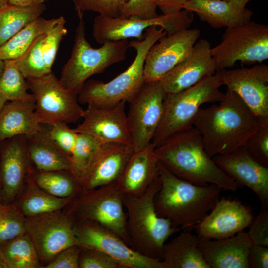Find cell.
I'll list each match as a JSON object with an SVG mask.
<instances>
[{
	"mask_svg": "<svg viewBox=\"0 0 268 268\" xmlns=\"http://www.w3.org/2000/svg\"><path fill=\"white\" fill-rule=\"evenodd\" d=\"M223 85L237 94L258 117L268 118V66L221 71Z\"/></svg>",
	"mask_w": 268,
	"mask_h": 268,
	"instance_id": "cell-17",
	"label": "cell"
},
{
	"mask_svg": "<svg viewBox=\"0 0 268 268\" xmlns=\"http://www.w3.org/2000/svg\"><path fill=\"white\" fill-rule=\"evenodd\" d=\"M26 80L35 100V114L41 125L74 123L82 118L84 109L78 94L64 87L52 72Z\"/></svg>",
	"mask_w": 268,
	"mask_h": 268,
	"instance_id": "cell-10",
	"label": "cell"
},
{
	"mask_svg": "<svg viewBox=\"0 0 268 268\" xmlns=\"http://www.w3.org/2000/svg\"><path fill=\"white\" fill-rule=\"evenodd\" d=\"M200 35L198 29L188 28L166 35L154 44L145 60V82L160 80L189 55Z\"/></svg>",
	"mask_w": 268,
	"mask_h": 268,
	"instance_id": "cell-15",
	"label": "cell"
},
{
	"mask_svg": "<svg viewBox=\"0 0 268 268\" xmlns=\"http://www.w3.org/2000/svg\"><path fill=\"white\" fill-rule=\"evenodd\" d=\"M228 2H231L235 4L236 5L244 8L246 4L249 2L250 0H224Z\"/></svg>",
	"mask_w": 268,
	"mask_h": 268,
	"instance_id": "cell-49",
	"label": "cell"
},
{
	"mask_svg": "<svg viewBox=\"0 0 268 268\" xmlns=\"http://www.w3.org/2000/svg\"><path fill=\"white\" fill-rule=\"evenodd\" d=\"M199 240L197 235L183 230L165 243L162 268H210L198 248Z\"/></svg>",
	"mask_w": 268,
	"mask_h": 268,
	"instance_id": "cell-28",
	"label": "cell"
},
{
	"mask_svg": "<svg viewBox=\"0 0 268 268\" xmlns=\"http://www.w3.org/2000/svg\"><path fill=\"white\" fill-rule=\"evenodd\" d=\"M42 127L35 112V100L7 101L0 113V144L12 137L30 136Z\"/></svg>",
	"mask_w": 268,
	"mask_h": 268,
	"instance_id": "cell-26",
	"label": "cell"
},
{
	"mask_svg": "<svg viewBox=\"0 0 268 268\" xmlns=\"http://www.w3.org/2000/svg\"><path fill=\"white\" fill-rule=\"evenodd\" d=\"M28 183L27 192L17 205L25 216L59 211L74 198H62L50 195L40 188L31 178Z\"/></svg>",
	"mask_w": 268,
	"mask_h": 268,
	"instance_id": "cell-34",
	"label": "cell"
},
{
	"mask_svg": "<svg viewBox=\"0 0 268 268\" xmlns=\"http://www.w3.org/2000/svg\"><path fill=\"white\" fill-rule=\"evenodd\" d=\"M155 146L134 150L118 180L117 188L124 195L139 196L143 194L158 176V160Z\"/></svg>",
	"mask_w": 268,
	"mask_h": 268,
	"instance_id": "cell-23",
	"label": "cell"
},
{
	"mask_svg": "<svg viewBox=\"0 0 268 268\" xmlns=\"http://www.w3.org/2000/svg\"><path fill=\"white\" fill-rule=\"evenodd\" d=\"M215 28L232 27L251 20L253 12L224 0H190L183 7Z\"/></svg>",
	"mask_w": 268,
	"mask_h": 268,
	"instance_id": "cell-25",
	"label": "cell"
},
{
	"mask_svg": "<svg viewBox=\"0 0 268 268\" xmlns=\"http://www.w3.org/2000/svg\"><path fill=\"white\" fill-rule=\"evenodd\" d=\"M106 144L90 135L78 133L77 142L70 156L69 171L81 185Z\"/></svg>",
	"mask_w": 268,
	"mask_h": 268,
	"instance_id": "cell-33",
	"label": "cell"
},
{
	"mask_svg": "<svg viewBox=\"0 0 268 268\" xmlns=\"http://www.w3.org/2000/svg\"><path fill=\"white\" fill-rule=\"evenodd\" d=\"M193 21L191 12L183 9L179 12L158 15L151 19L135 17L110 18L98 15L94 19L93 36L99 44L108 41L136 38L141 41L145 31L151 26L160 27L170 35L188 29Z\"/></svg>",
	"mask_w": 268,
	"mask_h": 268,
	"instance_id": "cell-11",
	"label": "cell"
},
{
	"mask_svg": "<svg viewBox=\"0 0 268 268\" xmlns=\"http://www.w3.org/2000/svg\"><path fill=\"white\" fill-rule=\"evenodd\" d=\"M123 195L116 183L82 192L69 203L67 214L75 223L91 221L102 225L116 233L130 246Z\"/></svg>",
	"mask_w": 268,
	"mask_h": 268,
	"instance_id": "cell-8",
	"label": "cell"
},
{
	"mask_svg": "<svg viewBox=\"0 0 268 268\" xmlns=\"http://www.w3.org/2000/svg\"><path fill=\"white\" fill-rule=\"evenodd\" d=\"M211 48L206 39L196 42L189 55L159 80L166 94L181 91L215 74Z\"/></svg>",
	"mask_w": 268,
	"mask_h": 268,
	"instance_id": "cell-19",
	"label": "cell"
},
{
	"mask_svg": "<svg viewBox=\"0 0 268 268\" xmlns=\"http://www.w3.org/2000/svg\"><path fill=\"white\" fill-rule=\"evenodd\" d=\"M1 191V182H0V202L2 201Z\"/></svg>",
	"mask_w": 268,
	"mask_h": 268,
	"instance_id": "cell-54",
	"label": "cell"
},
{
	"mask_svg": "<svg viewBox=\"0 0 268 268\" xmlns=\"http://www.w3.org/2000/svg\"><path fill=\"white\" fill-rule=\"evenodd\" d=\"M221 71H216L188 88L166 95L162 119L152 141L155 147L172 134L193 127L202 104L221 101Z\"/></svg>",
	"mask_w": 268,
	"mask_h": 268,
	"instance_id": "cell-7",
	"label": "cell"
},
{
	"mask_svg": "<svg viewBox=\"0 0 268 268\" xmlns=\"http://www.w3.org/2000/svg\"><path fill=\"white\" fill-rule=\"evenodd\" d=\"M219 105L200 108L193 126L200 132L212 158L245 146L268 118L256 116L235 92L227 88Z\"/></svg>",
	"mask_w": 268,
	"mask_h": 268,
	"instance_id": "cell-1",
	"label": "cell"
},
{
	"mask_svg": "<svg viewBox=\"0 0 268 268\" xmlns=\"http://www.w3.org/2000/svg\"><path fill=\"white\" fill-rule=\"evenodd\" d=\"M81 247L74 245L60 252L54 259L43 268H79V257Z\"/></svg>",
	"mask_w": 268,
	"mask_h": 268,
	"instance_id": "cell-45",
	"label": "cell"
},
{
	"mask_svg": "<svg viewBox=\"0 0 268 268\" xmlns=\"http://www.w3.org/2000/svg\"><path fill=\"white\" fill-rule=\"evenodd\" d=\"M80 247V268H124L117 261L100 250Z\"/></svg>",
	"mask_w": 268,
	"mask_h": 268,
	"instance_id": "cell-41",
	"label": "cell"
},
{
	"mask_svg": "<svg viewBox=\"0 0 268 268\" xmlns=\"http://www.w3.org/2000/svg\"><path fill=\"white\" fill-rule=\"evenodd\" d=\"M161 187L158 176L146 191L139 196L123 195V202L127 210V230L130 246L140 254L162 260L166 240L181 229L174 227L165 218L159 216L154 199Z\"/></svg>",
	"mask_w": 268,
	"mask_h": 268,
	"instance_id": "cell-4",
	"label": "cell"
},
{
	"mask_svg": "<svg viewBox=\"0 0 268 268\" xmlns=\"http://www.w3.org/2000/svg\"><path fill=\"white\" fill-rule=\"evenodd\" d=\"M47 128L52 140L63 152L70 157L77 142L78 133L74 128H71L67 123L64 122L47 126Z\"/></svg>",
	"mask_w": 268,
	"mask_h": 268,
	"instance_id": "cell-40",
	"label": "cell"
},
{
	"mask_svg": "<svg viewBox=\"0 0 268 268\" xmlns=\"http://www.w3.org/2000/svg\"><path fill=\"white\" fill-rule=\"evenodd\" d=\"M125 103L122 101L110 107L87 105L82 122L74 130L90 135L104 144H131Z\"/></svg>",
	"mask_w": 268,
	"mask_h": 268,
	"instance_id": "cell-16",
	"label": "cell"
},
{
	"mask_svg": "<svg viewBox=\"0 0 268 268\" xmlns=\"http://www.w3.org/2000/svg\"><path fill=\"white\" fill-rule=\"evenodd\" d=\"M247 261L249 268H268V247L252 244Z\"/></svg>",
	"mask_w": 268,
	"mask_h": 268,
	"instance_id": "cell-46",
	"label": "cell"
},
{
	"mask_svg": "<svg viewBox=\"0 0 268 268\" xmlns=\"http://www.w3.org/2000/svg\"><path fill=\"white\" fill-rule=\"evenodd\" d=\"M64 19L54 26L45 35L42 44V52L44 62L47 69L52 72V67L54 63L60 44L67 33Z\"/></svg>",
	"mask_w": 268,
	"mask_h": 268,
	"instance_id": "cell-39",
	"label": "cell"
},
{
	"mask_svg": "<svg viewBox=\"0 0 268 268\" xmlns=\"http://www.w3.org/2000/svg\"><path fill=\"white\" fill-rule=\"evenodd\" d=\"M166 95L159 81L145 82L129 102L127 122L134 150L152 142L162 119Z\"/></svg>",
	"mask_w": 268,
	"mask_h": 268,
	"instance_id": "cell-12",
	"label": "cell"
},
{
	"mask_svg": "<svg viewBox=\"0 0 268 268\" xmlns=\"http://www.w3.org/2000/svg\"><path fill=\"white\" fill-rule=\"evenodd\" d=\"M155 0H127L123 6L120 16L151 19L158 15Z\"/></svg>",
	"mask_w": 268,
	"mask_h": 268,
	"instance_id": "cell-43",
	"label": "cell"
},
{
	"mask_svg": "<svg viewBox=\"0 0 268 268\" xmlns=\"http://www.w3.org/2000/svg\"><path fill=\"white\" fill-rule=\"evenodd\" d=\"M31 179L40 188L57 197L74 198L82 192L80 182L69 170L38 171Z\"/></svg>",
	"mask_w": 268,
	"mask_h": 268,
	"instance_id": "cell-31",
	"label": "cell"
},
{
	"mask_svg": "<svg viewBox=\"0 0 268 268\" xmlns=\"http://www.w3.org/2000/svg\"><path fill=\"white\" fill-rule=\"evenodd\" d=\"M155 152L158 161L168 170L192 184H213L232 191L239 187L207 154L201 134L194 126L169 136L155 147Z\"/></svg>",
	"mask_w": 268,
	"mask_h": 268,
	"instance_id": "cell-2",
	"label": "cell"
},
{
	"mask_svg": "<svg viewBox=\"0 0 268 268\" xmlns=\"http://www.w3.org/2000/svg\"><path fill=\"white\" fill-rule=\"evenodd\" d=\"M245 147L255 160L268 167V122L248 140Z\"/></svg>",
	"mask_w": 268,
	"mask_h": 268,
	"instance_id": "cell-42",
	"label": "cell"
},
{
	"mask_svg": "<svg viewBox=\"0 0 268 268\" xmlns=\"http://www.w3.org/2000/svg\"><path fill=\"white\" fill-rule=\"evenodd\" d=\"M79 19L86 11L97 12L99 15L114 18L120 16L121 9L127 0H72Z\"/></svg>",
	"mask_w": 268,
	"mask_h": 268,
	"instance_id": "cell-38",
	"label": "cell"
},
{
	"mask_svg": "<svg viewBox=\"0 0 268 268\" xmlns=\"http://www.w3.org/2000/svg\"><path fill=\"white\" fill-rule=\"evenodd\" d=\"M252 245L243 230L226 238L199 239L197 246L210 268H249L247 257Z\"/></svg>",
	"mask_w": 268,
	"mask_h": 268,
	"instance_id": "cell-22",
	"label": "cell"
},
{
	"mask_svg": "<svg viewBox=\"0 0 268 268\" xmlns=\"http://www.w3.org/2000/svg\"><path fill=\"white\" fill-rule=\"evenodd\" d=\"M4 67V61L0 59V76L3 71Z\"/></svg>",
	"mask_w": 268,
	"mask_h": 268,
	"instance_id": "cell-52",
	"label": "cell"
},
{
	"mask_svg": "<svg viewBox=\"0 0 268 268\" xmlns=\"http://www.w3.org/2000/svg\"><path fill=\"white\" fill-rule=\"evenodd\" d=\"M71 55L63 66L59 79L66 89L78 94L92 75L103 73L112 65L124 61L128 40L108 41L93 48L86 38L85 22L79 19Z\"/></svg>",
	"mask_w": 268,
	"mask_h": 268,
	"instance_id": "cell-6",
	"label": "cell"
},
{
	"mask_svg": "<svg viewBox=\"0 0 268 268\" xmlns=\"http://www.w3.org/2000/svg\"><path fill=\"white\" fill-rule=\"evenodd\" d=\"M49 0H8V4L22 6H32L43 4Z\"/></svg>",
	"mask_w": 268,
	"mask_h": 268,
	"instance_id": "cell-48",
	"label": "cell"
},
{
	"mask_svg": "<svg viewBox=\"0 0 268 268\" xmlns=\"http://www.w3.org/2000/svg\"><path fill=\"white\" fill-rule=\"evenodd\" d=\"M0 268H5L4 265L3 264L0 257Z\"/></svg>",
	"mask_w": 268,
	"mask_h": 268,
	"instance_id": "cell-53",
	"label": "cell"
},
{
	"mask_svg": "<svg viewBox=\"0 0 268 268\" xmlns=\"http://www.w3.org/2000/svg\"><path fill=\"white\" fill-rule=\"evenodd\" d=\"M247 232L253 244L268 247V207H262Z\"/></svg>",
	"mask_w": 268,
	"mask_h": 268,
	"instance_id": "cell-44",
	"label": "cell"
},
{
	"mask_svg": "<svg viewBox=\"0 0 268 268\" xmlns=\"http://www.w3.org/2000/svg\"><path fill=\"white\" fill-rule=\"evenodd\" d=\"M46 9L44 4L32 6L9 4L0 12V47Z\"/></svg>",
	"mask_w": 268,
	"mask_h": 268,
	"instance_id": "cell-32",
	"label": "cell"
},
{
	"mask_svg": "<svg viewBox=\"0 0 268 268\" xmlns=\"http://www.w3.org/2000/svg\"><path fill=\"white\" fill-rule=\"evenodd\" d=\"M8 5V0H0V12H1Z\"/></svg>",
	"mask_w": 268,
	"mask_h": 268,
	"instance_id": "cell-51",
	"label": "cell"
},
{
	"mask_svg": "<svg viewBox=\"0 0 268 268\" xmlns=\"http://www.w3.org/2000/svg\"><path fill=\"white\" fill-rule=\"evenodd\" d=\"M0 257L5 268L40 267L38 255L26 232L0 244Z\"/></svg>",
	"mask_w": 268,
	"mask_h": 268,
	"instance_id": "cell-30",
	"label": "cell"
},
{
	"mask_svg": "<svg viewBox=\"0 0 268 268\" xmlns=\"http://www.w3.org/2000/svg\"><path fill=\"white\" fill-rule=\"evenodd\" d=\"M253 218L249 207L238 200L222 197L194 229L201 239L226 238L249 227Z\"/></svg>",
	"mask_w": 268,
	"mask_h": 268,
	"instance_id": "cell-18",
	"label": "cell"
},
{
	"mask_svg": "<svg viewBox=\"0 0 268 268\" xmlns=\"http://www.w3.org/2000/svg\"><path fill=\"white\" fill-rule=\"evenodd\" d=\"M134 151L131 144H107L82 182V192L116 183Z\"/></svg>",
	"mask_w": 268,
	"mask_h": 268,
	"instance_id": "cell-24",
	"label": "cell"
},
{
	"mask_svg": "<svg viewBox=\"0 0 268 268\" xmlns=\"http://www.w3.org/2000/svg\"><path fill=\"white\" fill-rule=\"evenodd\" d=\"M25 232V216L17 205L0 201V244Z\"/></svg>",
	"mask_w": 268,
	"mask_h": 268,
	"instance_id": "cell-37",
	"label": "cell"
},
{
	"mask_svg": "<svg viewBox=\"0 0 268 268\" xmlns=\"http://www.w3.org/2000/svg\"><path fill=\"white\" fill-rule=\"evenodd\" d=\"M212 158L239 186H245L252 190L260 200L262 207H268V167L255 160L245 146Z\"/></svg>",
	"mask_w": 268,
	"mask_h": 268,
	"instance_id": "cell-20",
	"label": "cell"
},
{
	"mask_svg": "<svg viewBox=\"0 0 268 268\" xmlns=\"http://www.w3.org/2000/svg\"><path fill=\"white\" fill-rule=\"evenodd\" d=\"M74 232L79 246L100 250L124 268H162L161 260L140 254L116 233L96 222L75 223Z\"/></svg>",
	"mask_w": 268,
	"mask_h": 268,
	"instance_id": "cell-14",
	"label": "cell"
},
{
	"mask_svg": "<svg viewBox=\"0 0 268 268\" xmlns=\"http://www.w3.org/2000/svg\"><path fill=\"white\" fill-rule=\"evenodd\" d=\"M167 33L162 28L151 26L146 30L143 40L129 41L136 55L128 68L111 81L88 80L78 94L80 103L110 107L124 101L130 102L145 83V60L151 47Z\"/></svg>",
	"mask_w": 268,
	"mask_h": 268,
	"instance_id": "cell-5",
	"label": "cell"
},
{
	"mask_svg": "<svg viewBox=\"0 0 268 268\" xmlns=\"http://www.w3.org/2000/svg\"><path fill=\"white\" fill-rule=\"evenodd\" d=\"M210 52L216 71L232 67L238 61L261 63L268 59V26L250 20L226 28L221 42Z\"/></svg>",
	"mask_w": 268,
	"mask_h": 268,
	"instance_id": "cell-9",
	"label": "cell"
},
{
	"mask_svg": "<svg viewBox=\"0 0 268 268\" xmlns=\"http://www.w3.org/2000/svg\"><path fill=\"white\" fill-rule=\"evenodd\" d=\"M64 19L63 16L50 19L41 17L34 19L0 47V59L4 61L18 58L38 37L46 34Z\"/></svg>",
	"mask_w": 268,
	"mask_h": 268,
	"instance_id": "cell-29",
	"label": "cell"
},
{
	"mask_svg": "<svg viewBox=\"0 0 268 268\" xmlns=\"http://www.w3.org/2000/svg\"><path fill=\"white\" fill-rule=\"evenodd\" d=\"M26 141L30 160L37 171L69 170L70 157L63 152L51 138L47 125H42L37 132L26 137Z\"/></svg>",
	"mask_w": 268,
	"mask_h": 268,
	"instance_id": "cell-27",
	"label": "cell"
},
{
	"mask_svg": "<svg viewBox=\"0 0 268 268\" xmlns=\"http://www.w3.org/2000/svg\"><path fill=\"white\" fill-rule=\"evenodd\" d=\"M158 172L161 187L154 199L157 214L174 227L191 231L214 207L223 189L213 184H192L178 178L159 162Z\"/></svg>",
	"mask_w": 268,
	"mask_h": 268,
	"instance_id": "cell-3",
	"label": "cell"
},
{
	"mask_svg": "<svg viewBox=\"0 0 268 268\" xmlns=\"http://www.w3.org/2000/svg\"><path fill=\"white\" fill-rule=\"evenodd\" d=\"M162 14L177 13L183 10L184 4L190 0H155Z\"/></svg>",
	"mask_w": 268,
	"mask_h": 268,
	"instance_id": "cell-47",
	"label": "cell"
},
{
	"mask_svg": "<svg viewBox=\"0 0 268 268\" xmlns=\"http://www.w3.org/2000/svg\"><path fill=\"white\" fill-rule=\"evenodd\" d=\"M4 69L0 76V93L7 101L33 98V95L28 92L26 79L16 67L13 60H4Z\"/></svg>",
	"mask_w": 268,
	"mask_h": 268,
	"instance_id": "cell-35",
	"label": "cell"
},
{
	"mask_svg": "<svg viewBox=\"0 0 268 268\" xmlns=\"http://www.w3.org/2000/svg\"><path fill=\"white\" fill-rule=\"evenodd\" d=\"M74 224L68 214L60 210L25 217L26 233L41 262L47 265L63 250L78 245Z\"/></svg>",
	"mask_w": 268,
	"mask_h": 268,
	"instance_id": "cell-13",
	"label": "cell"
},
{
	"mask_svg": "<svg viewBox=\"0 0 268 268\" xmlns=\"http://www.w3.org/2000/svg\"><path fill=\"white\" fill-rule=\"evenodd\" d=\"M30 162L25 136L7 139L0 154L1 194L4 203H10L21 191L30 171Z\"/></svg>",
	"mask_w": 268,
	"mask_h": 268,
	"instance_id": "cell-21",
	"label": "cell"
},
{
	"mask_svg": "<svg viewBox=\"0 0 268 268\" xmlns=\"http://www.w3.org/2000/svg\"><path fill=\"white\" fill-rule=\"evenodd\" d=\"M7 102L5 97L0 93V113Z\"/></svg>",
	"mask_w": 268,
	"mask_h": 268,
	"instance_id": "cell-50",
	"label": "cell"
},
{
	"mask_svg": "<svg viewBox=\"0 0 268 268\" xmlns=\"http://www.w3.org/2000/svg\"><path fill=\"white\" fill-rule=\"evenodd\" d=\"M45 34L38 37L21 56L13 60L26 79L40 78L51 72L46 68L43 55L42 47Z\"/></svg>",
	"mask_w": 268,
	"mask_h": 268,
	"instance_id": "cell-36",
	"label": "cell"
}]
</instances>
